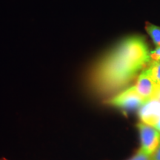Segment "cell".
I'll list each match as a JSON object with an SVG mask.
<instances>
[{
  "instance_id": "obj_1",
  "label": "cell",
  "mask_w": 160,
  "mask_h": 160,
  "mask_svg": "<svg viewBox=\"0 0 160 160\" xmlns=\"http://www.w3.org/2000/svg\"><path fill=\"white\" fill-rule=\"evenodd\" d=\"M151 62V51L142 37H126L93 66L88 77L90 88L99 97H113L127 88Z\"/></svg>"
},
{
  "instance_id": "obj_2",
  "label": "cell",
  "mask_w": 160,
  "mask_h": 160,
  "mask_svg": "<svg viewBox=\"0 0 160 160\" xmlns=\"http://www.w3.org/2000/svg\"><path fill=\"white\" fill-rule=\"evenodd\" d=\"M145 100L138 94L134 85L130 86L106 100V104L123 111L139 109Z\"/></svg>"
},
{
  "instance_id": "obj_3",
  "label": "cell",
  "mask_w": 160,
  "mask_h": 160,
  "mask_svg": "<svg viewBox=\"0 0 160 160\" xmlns=\"http://www.w3.org/2000/svg\"><path fill=\"white\" fill-rule=\"evenodd\" d=\"M141 138L140 150L146 154L152 156L160 145V133L153 126L143 122L137 125Z\"/></svg>"
},
{
  "instance_id": "obj_4",
  "label": "cell",
  "mask_w": 160,
  "mask_h": 160,
  "mask_svg": "<svg viewBox=\"0 0 160 160\" xmlns=\"http://www.w3.org/2000/svg\"><path fill=\"white\" fill-rule=\"evenodd\" d=\"M134 87L138 94L145 101L154 98L158 90L159 89V86L152 78L147 68L138 76Z\"/></svg>"
},
{
  "instance_id": "obj_5",
  "label": "cell",
  "mask_w": 160,
  "mask_h": 160,
  "mask_svg": "<svg viewBox=\"0 0 160 160\" xmlns=\"http://www.w3.org/2000/svg\"><path fill=\"white\" fill-rule=\"evenodd\" d=\"M139 117L141 122L155 127L160 119V101L153 98L148 101L139 109Z\"/></svg>"
},
{
  "instance_id": "obj_6",
  "label": "cell",
  "mask_w": 160,
  "mask_h": 160,
  "mask_svg": "<svg viewBox=\"0 0 160 160\" xmlns=\"http://www.w3.org/2000/svg\"><path fill=\"white\" fill-rule=\"evenodd\" d=\"M149 73L160 88V60H153L147 67Z\"/></svg>"
},
{
  "instance_id": "obj_7",
  "label": "cell",
  "mask_w": 160,
  "mask_h": 160,
  "mask_svg": "<svg viewBox=\"0 0 160 160\" xmlns=\"http://www.w3.org/2000/svg\"><path fill=\"white\" fill-rule=\"evenodd\" d=\"M146 31L157 47H160V27L152 24L146 25Z\"/></svg>"
},
{
  "instance_id": "obj_8",
  "label": "cell",
  "mask_w": 160,
  "mask_h": 160,
  "mask_svg": "<svg viewBox=\"0 0 160 160\" xmlns=\"http://www.w3.org/2000/svg\"><path fill=\"white\" fill-rule=\"evenodd\" d=\"M128 160H152V156L146 154L139 149L137 153Z\"/></svg>"
},
{
  "instance_id": "obj_9",
  "label": "cell",
  "mask_w": 160,
  "mask_h": 160,
  "mask_svg": "<svg viewBox=\"0 0 160 160\" xmlns=\"http://www.w3.org/2000/svg\"><path fill=\"white\" fill-rule=\"evenodd\" d=\"M151 61L153 60H160V47H157L154 51L151 52Z\"/></svg>"
},
{
  "instance_id": "obj_10",
  "label": "cell",
  "mask_w": 160,
  "mask_h": 160,
  "mask_svg": "<svg viewBox=\"0 0 160 160\" xmlns=\"http://www.w3.org/2000/svg\"><path fill=\"white\" fill-rule=\"evenodd\" d=\"M152 160H160V145L154 153L152 155Z\"/></svg>"
},
{
  "instance_id": "obj_11",
  "label": "cell",
  "mask_w": 160,
  "mask_h": 160,
  "mask_svg": "<svg viewBox=\"0 0 160 160\" xmlns=\"http://www.w3.org/2000/svg\"><path fill=\"white\" fill-rule=\"evenodd\" d=\"M154 98H157V99H159V101H160V88H159V90H158L157 94H156V97H155Z\"/></svg>"
},
{
  "instance_id": "obj_12",
  "label": "cell",
  "mask_w": 160,
  "mask_h": 160,
  "mask_svg": "<svg viewBox=\"0 0 160 160\" xmlns=\"http://www.w3.org/2000/svg\"><path fill=\"white\" fill-rule=\"evenodd\" d=\"M155 128H157V131L160 133V119H159V121L158 122V123L157 124V125L155 126Z\"/></svg>"
},
{
  "instance_id": "obj_13",
  "label": "cell",
  "mask_w": 160,
  "mask_h": 160,
  "mask_svg": "<svg viewBox=\"0 0 160 160\" xmlns=\"http://www.w3.org/2000/svg\"><path fill=\"white\" fill-rule=\"evenodd\" d=\"M0 160H6V159H0Z\"/></svg>"
}]
</instances>
